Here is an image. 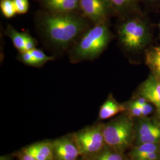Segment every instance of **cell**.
Listing matches in <instances>:
<instances>
[{
  "label": "cell",
  "mask_w": 160,
  "mask_h": 160,
  "mask_svg": "<svg viewBox=\"0 0 160 160\" xmlns=\"http://www.w3.org/2000/svg\"><path fill=\"white\" fill-rule=\"evenodd\" d=\"M81 16L95 24L106 22L113 11L109 0H80Z\"/></svg>",
  "instance_id": "obj_6"
},
{
  "label": "cell",
  "mask_w": 160,
  "mask_h": 160,
  "mask_svg": "<svg viewBox=\"0 0 160 160\" xmlns=\"http://www.w3.org/2000/svg\"><path fill=\"white\" fill-rule=\"evenodd\" d=\"M87 20L72 13L49 12L41 19L42 29L54 46L65 49L87 30Z\"/></svg>",
  "instance_id": "obj_1"
},
{
  "label": "cell",
  "mask_w": 160,
  "mask_h": 160,
  "mask_svg": "<svg viewBox=\"0 0 160 160\" xmlns=\"http://www.w3.org/2000/svg\"><path fill=\"white\" fill-rule=\"evenodd\" d=\"M17 14H23L28 12L29 3L28 0H12Z\"/></svg>",
  "instance_id": "obj_22"
},
{
  "label": "cell",
  "mask_w": 160,
  "mask_h": 160,
  "mask_svg": "<svg viewBox=\"0 0 160 160\" xmlns=\"http://www.w3.org/2000/svg\"><path fill=\"white\" fill-rule=\"evenodd\" d=\"M1 160H5V159H4V158H2V157H1Z\"/></svg>",
  "instance_id": "obj_31"
},
{
  "label": "cell",
  "mask_w": 160,
  "mask_h": 160,
  "mask_svg": "<svg viewBox=\"0 0 160 160\" xmlns=\"http://www.w3.org/2000/svg\"><path fill=\"white\" fill-rule=\"evenodd\" d=\"M36 40L33 38L29 33H26L24 46L23 51H30L36 48Z\"/></svg>",
  "instance_id": "obj_23"
},
{
  "label": "cell",
  "mask_w": 160,
  "mask_h": 160,
  "mask_svg": "<svg viewBox=\"0 0 160 160\" xmlns=\"http://www.w3.org/2000/svg\"><path fill=\"white\" fill-rule=\"evenodd\" d=\"M113 10L119 14H127L135 11L138 0H109Z\"/></svg>",
  "instance_id": "obj_12"
},
{
  "label": "cell",
  "mask_w": 160,
  "mask_h": 160,
  "mask_svg": "<svg viewBox=\"0 0 160 160\" xmlns=\"http://www.w3.org/2000/svg\"><path fill=\"white\" fill-rule=\"evenodd\" d=\"M139 96L143 97L149 103L158 109L160 108V80L151 74L143 81L138 90Z\"/></svg>",
  "instance_id": "obj_8"
},
{
  "label": "cell",
  "mask_w": 160,
  "mask_h": 160,
  "mask_svg": "<svg viewBox=\"0 0 160 160\" xmlns=\"http://www.w3.org/2000/svg\"><path fill=\"white\" fill-rule=\"evenodd\" d=\"M52 147L53 157L57 160H77L81 155L74 137L59 138L54 141Z\"/></svg>",
  "instance_id": "obj_7"
},
{
  "label": "cell",
  "mask_w": 160,
  "mask_h": 160,
  "mask_svg": "<svg viewBox=\"0 0 160 160\" xmlns=\"http://www.w3.org/2000/svg\"><path fill=\"white\" fill-rule=\"evenodd\" d=\"M30 52L32 53L36 62L37 67H40L46 62L53 59V58L47 56L43 52L37 48H34L33 50L30 51Z\"/></svg>",
  "instance_id": "obj_20"
},
{
  "label": "cell",
  "mask_w": 160,
  "mask_h": 160,
  "mask_svg": "<svg viewBox=\"0 0 160 160\" xmlns=\"http://www.w3.org/2000/svg\"><path fill=\"white\" fill-rule=\"evenodd\" d=\"M23 152L32 155L37 160H48L42 155L40 154L39 151L36 148L34 144L26 148Z\"/></svg>",
  "instance_id": "obj_24"
},
{
  "label": "cell",
  "mask_w": 160,
  "mask_h": 160,
  "mask_svg": "<svg viewBox=\"0 0 160 160\" xmlns=\"http://www.w3.org/2000/svg\"><path fill=\"white\" fill-rule=\"evenodd\" d=\"M126 110V106L118 103L112 96H110L101 106L99 118L102 120L108 119Z\"/></svg>",
  "instance_id": "obj_10"
},
{
  "label": "cell",
  "mask_w": 160,
  "mask_h": 160,
  "mask_svg": "<svg viewBox=\"0 0 160 160\" xmlns=\"http://www.w3.org/2000/svg\"><path fill=\"white\" fill-rule=\"evenodd\" d=\"M146 1H148L149 2H156V1H157L158 0H146Z\"/></svg>",
  "instance_id": "obj_29"
},
{
  "label": "cell",
  "mask_w": 160,
  "mask_h": 160,
  "mask_svg": "<svg viewBox=\"0 0 160 160\" xmlns=\"http://www.w3.org/2000/svg\"><path fill=\"white\" fill-rule=\"evenodd\" d=\"M18 57L21 61L26 65L37 67L36 62L30 51L20 52Z\"/></svg>",
  "instance_id": "obj_21"
},
{
  "label": "cell",
  "mask_w": 160,
  "mask_h": 160,
  "mask_svg": "<svg viewBox=\"0 0 160 160\" xmlns=\"http://www.w3.org/2000/svg\"></svg>",
  "instance_id": "obj_32"
},
{
  "label": "cell",
  "mask_w": 160,
  "mask_h": 160,
  "mask_svg": "<svg viewBox=\"0 0 160 160\" xmlns=\"http://www.w3.org/2000/svg\"><path fill=\"white\" fill-rule=\"evenodd\" d=\"M111 36L107 22L95 24L80 37L71 52V60L78 62L98 57L108 45Z\"/></svg>",
  "instance_id": "obj_2"
},
{
  "label": "cell",
  "mask_w": 160,
  "mask_h": 160,
  "mask_svg": "<svg viewBox=\"0 0 160 160\" xmlns=\"http://www.w3.org/2000/svg\"><path fill=\"white\" fill-rule=\"evenodd\" d=\"M26 33L18 32L10 25H8L6 30V35L10 38L14 46L20 52L24 49Z\"/></svg>",
  "instance_id": "obj_14"
},
{
  "label": "cell",
  "mask_w": 160,
  "mask_h": 160,
  "mask_svg": "<svg viewBox=\"0 0 160 160\" xmlns=\"http://www.w3.org/2000/svg\"><path fill=\"white\" fill-rule=\"evenodd\" d=\"M103 136L109 148L121 152L130 145L133 140V122L126 115L119 116L103 126Z\"/></svg>",
  "instance_id": "obj_4"
},
{
  "label": "cell",
  "mask_w": 160,
  "mask_h": 160,
  "mask_svg": "<svg viewBox=\"0 0 160 160\" xmlns=\"http://www.w3.org/2000/svg\"><path fill=\"white\" fill-rule=\"evenodd\" d=\"M121 45L130 52L142 51L150 40V30L146 23L137 17L128 19L118 29Z\"/></svg>",
  "instance_id": "obj_3"
},
{
  "label": "cell",
  "mask_w": 160,
  "mask_h": 160,
  "mask_svg": "<svg viewBox=\"0 0 160 160\" xmlns=\"http://www.w3.org/2000/svg\"><path fill=\"white\" fill-rule=\"evenodd\" d=\"M36 148L48 160H53V151L52 143L49 142H40L34 144Z\"/></svg>",
  "instance_id": "obj_19"
},
{
  "label": "cell",
  "mask_w": 160,
  "mask_h": 160,
  "mask_svg": "<svg viewBox=\"0 0 160 160\" xmlns=\"http://www.w3.org/2000/svg\"><path fill=\"white\" fill-rule=\"evenodd\" d=\"M21 160H37L34 158L33 157L32 155L28 154L24 152H23V154L21 155Z\"/></svg>",
  "instance_id": "obj_28"
},
{
  "label": "cell",
  "mask_w": 160,
  "mask_h": 160,
  "mask_svg": "<svg viewBox=\"0 0 160 160\" xmlns=\"http://www.w3.org/2000/svg\"><path fill=\"white\" fill-rule=\"evenodd\" d=\"M137 145L142 143H160V126L150 133L142 137L137 138Z\"/></svg>",
  "instance_id": "obj_16"
},
{
  "label": "cell",
  "mask_w": 160,
  "mask_h": 160,
  "mask_svg": "<svg viewBox=\"0 0 160 160\" xmlns=\"http://www.w3.org/2000/svg\"><path fill=\"white\" fill-rule=\"evenodd\" d=\"M145 62L152 74L160 80V45L150 49L147 52Z\"/></svg>",
  "instance_id": "obj_11"
},
{
  "label": "cell",
  "mask_w": 160,
  "mask_h": 160,
  "mask_svg": "<svg viewBox=\"0 0 160 160\" xmlns=\"http://www.w3.org/2000/svg\"><path fill=\"white\" fill-rule=\"evenodd\" d=\"M160 151L150 152L149 154L143 155L141 158L138 160H160Z\"/></svg>",
  "instance_id": "obj_26"
},
{
  "label": "cell",
  "mask_w": 160,
  "mask_h": 160,
  "mask_svg": "<svg viewBox=\"0 0 160 160\" xmlns=\"http://www.w3.org/2000/svg\"><path fill=\"white\" fill-rule=\"evenodd\" d=\"M142 107H138L128 104V110L129 114L133 117H142Z\"/></svg>",
  "instance_id": "obj_25"
},
{
  "label": "cell",
  "mask_w": 160,
  "mask_h": 160,
  "mask_svg": "<svg viewBox=\"0 0 160 160\" xmlns=\"http://www.w3.org/2000/svg\"><path fill=\"white\" fill-rule=\"evenodd\" d=\"M0 8L3 16L7 18L14 17L17 13L12 0H1Z\"/></svg>",
  "instance_id": "obj_18"
},
{
  "label": "cell",
  "mask_w": 160,
  "mask_h": 160,
  "mask_svg": "<svg viewBox=\"0 0 160 160\" xmlns=\"http://www.w3.org/2000/svg\"><path fill=\"white\" fill-rule=\"evenodd\" d=\"M92 160H124L121 152L112 149H105Z\"/></svg>",
  "instance_id": "obj_17"
},
{
  "label": "cell",
  "mask_w": 160,
  "mask_h": 160,
  "mask_svg": "<svg viewBox=\"0 0 160 160\" xmlns=\"http://www.w3.org/2000/svg\"><path fill=\"white\" fill-rule=\"evenodd\" d=\"M41 2L51 12L72 13L79 10L80 0H41Z\"/></svg>",
  "instance_id": "obj_9"
},
{
  "label": "cell",
  "mask_w": 160,
  "mask_h": 160,
  "mask_svg": "<svg viewBox=\"0 0 160 160\" xmlns=\"http://www.w3.org/2000/svg\"><path fill=\"white\" fill-rule=\"evenodd\" d=\"M142 117H145L148 116L151 113H152L153 110V107L151 104H149V102H147L142 106Z\"/></svg>",
  "instance_id": "obj_27"
},
{
  "label": "cell",
  "mask_w": 160,
  "mask_h": 160,
  "mask_svg": "<svg viewBox=\"0 0 160 160\" xmlns=\"http://www.w3.org/2000/svg\"><path fill=\"white\" fill-rule=\"evenodd\" d=\"M160 151V143H142L132 149L131 156L133 160H138L145 155Z\"/></svg>",
  "instance_id": "obj_13"
},
{
  "label": "cell",
  "mask_w": 160,
  "mask_h": 160,
  "mask_svg": "<svg viewBox=\"0 0 160 160\" xmlns=\"http://www.w3.org/2000/svg\"><path fill=\"white\" fill-rule=\"evenodd\" d=\"M81 155L94 158L104 148L103 126L98 125L82 129L74 135Z\"/></svg>",
  "instance_id": "obj_5"
},
{
  "label": "cell",
  "mask_w": 160,
  "mask_h": 160,
  "mask_svg": "<svg viewBox=\"0 0 160 160\" xmlns=\"http://www.w3.org/2000/svg\"><path fill=\"white\" fill-rule=\"evenodd\" d=\"M157 110H158V114H159V116H160V108H158V109H157Z\"/></svg>",
  "instance_id": "obj_30"
},
{
  "label": "cell",
  "mask_w": 160,
  "mask_h": 160,
  "mask_svg": "<svg viewBox=\"0 0 160 160\" xmlns=\"http://www.w3.org/2000/svg\"><path fill=\"white\" fill-rule=\"evenodd\" d=\"M160 126L155 121L150 119L141 120L137 128V138L147 135Z\"/></svg>",
  "instance_id": "obj_15"
}]
</instances>
